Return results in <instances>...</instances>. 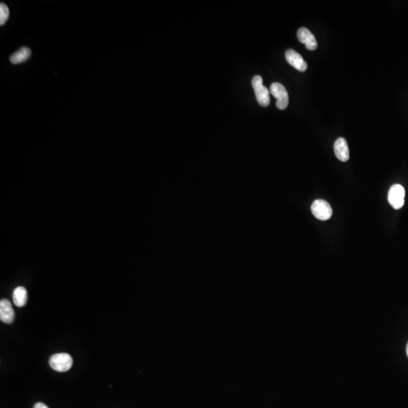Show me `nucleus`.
<instances>
[{
  "mask_svg": "<svg viewBox=\"0 0 408 408\" xmlns=\"http://www.w3.org/2000/svg\"><path fill=\"white\" fill-rule=\"evenodd\" d=\"M15 319V311L12 304L8 300H2L0 302V320L6 323H12Z\"/></svg>",
  "mask_w": 408,
  "mask_h": 408,
  "instance_id": "1a4fd4ad",
  "label": "nucleus"
},
{
  "mask_svg": "<svg viewBox=\"0 0 408 408\" xmlns=\"http://www.w3.org/2000/svg\"><path fill=\"white\" fill-rule=\"evenodd\" d=\"M406 352H407V357H408V343H407V348H406Z\"/></svg>",
  "mask_w": 408,
  "mask_h": 408,
  "instance_id": "4468645a",
  "label": "nucleus"
},
{
  "mask_svg": "<svg viewBox=\"0 0 408 408\" xmlns=\"http://www.w3.org/2000/svg\"><path fill=\"white\" fill-rule=\"evenodd\" d=\"M13 300L15 306L23 307L27 302V291L24 287L15 288L13 292Z\"/></svg>",
  "mask_w": 408,
  "mask_h": 408,
  "instance_id": "9b49d317",
  "label": "nucleus"
},
{
  "mask_svg": "<svg viewBox=\"0 0 408 408\" xmlns=\"http://www.w3.org/2000/svg\"><path fill=\"white\" fill-rule=\"evenodd\" d=\"M50 364L55 371L58 372H66L71 368L73 365V359L69 354H55L50 357Z\"/></svg>",
  "mask_w": 408,
  "mask_h": 408,
  "instance_id": "f03ea898",
  "label": "nucleus"
},
{
  "mask_svg": "<svg viewBox=\"0 0 408 408\" xmlns=\"http://www.w3.org/2000/svg\"><path fill=\"white\" fill-rule=\"evenodd\" d=\"M334 152L336 156L342 162H346L349 159V149L347 142L343 138H339L334 143Z\"/></svg>",
  "mask_w": 408,
  "mask_h": 408,
  "instance_id": "6e6552de",
  "label": "nucleus"
},
{
  "mask_svg": "<svg viewBox=\"0 0 408 408\" xmlns=\"http://www.w3.org/2000/svg\"><path fill=\"white\" fill-rule=\"evenodd\" d=\"M9 9L5 3L0 4V24L3 25L6 24L9 18Z\"/></svg>",
  "mask_w": 408,
  "mask_h": 408,
  "instance_id": "f8f14e48",
  "label": "nucleus"
},
{
  "mask_svg": "<svg viewBox=\"0 0 408 408\" xmlns=\"http://www.w3.org/2000/svg\"><path fill=\"white\" fill-rule=\"evenodd\" d=\"M297 37L299 40L306 45L307 50L314 51L317 49V43L314 34L306 27H301L297 32Z\"/></svg>",
  "mask_w": 408,
  "mask_h": 408,
  "instance_id": "0eeeda50",
  "label": "nucleus"
},
{
  "mask_svg": "<svg viewBox=\"0 0 408 408\" xmlns=\"http://www.w3.org/2000/svg\"><path fill=\"white\" fill-rule=\"evenodd\" d=\"M252 84L257 102L262 107L268 106L270 104V92L262 84V78L260 76H254Z\"/></svg>",
  "mask_w": 408,
  "mask_h": 408,
  "instance_id": "f257e3e1",
  "label": "nucleus"
},
{
  "mask_svg": "<svg viewBox=\"0 0 408 408\" xmlns=\"http://www.w3.org/2000/svg\"><path fill=\"white\" fill-rule=\"evenodd\" d=\"M33 408H49L47 404H44V403H36L35 404L34 407Z\"/></svg>",
  "mask_w": 408,
  "mask_h": 408,
  "instance_id": "ddd939ff",
  "label": "nucleus"
},
{
  "mask_svg": "<svg viewBox=\"0 0 408 408\" xmlns=\"http://www.w3.org/2000/svg\"><path fill=\"white\" fill-rule=\"evenodd\" d=\"M270 93L277 99L276 105L280 110H284L289 104V96L288 91L282 84L274 83L270 87Z\"/></svg>",
  "mask_w": 408,
  "mask_h": 408,
  "instance_id": "7ed1b4c3",
  "label": "nucleus"
},
{
  "mask_svg": "<svg viewBox=\"0 0 408 408\" xmlns=\"http://www.w3.org/2000/svg\"><path fill=\"white\" fill-rule=\"evenodd\" d=\"M30 55H31V51L30 49L23 47L11 55L10 61L14 64H21L28 60Z\"/></svg>",
  "mask_w": 408,
  "mask_h": 408,
  "instance_id": "9d476101",
  "label": "nucleus"
},
{
  "mask_svg": "<svg viewBox=\"0 0 408 408\" xmlns=\"http://www.w3.org/2000/svg\"><path fill=\"white\" fill-rule=\"evenodd\" d=\"M311 212L314 217L319 220L326 221L331 219L333 215L332 207L323 200H316L311 205Z\"/></svg>",
  "mask_w": 408,
  "mask_h": 408,
  "instance_id": "20e7f679",
  "label": "nucleus"
},
{
  "mask_svg": "<svg viewBox=\"0 0 408 408\" xmlns=\"http://www.w3.org/2000/svg\"><path fill=\"white\" fill-rule=\"evenodd\" d=\"M287 61L299 71L304 72L307 70L308 64L303 57L294 50H288L285 53Z\"/></svg>",
  "mask_w": 408,
  "mask_h": 408,
  "instance_id": "423d86ee",
  "label": "nucleus"
},
{
  "mask_svg": "<svg viewBox=\"0 0 408 408\" xmlns=\"http://www.w3.org/2000/svg\"><path fill=\"white\" fill-rule=\"evenodd\" d=\"M404 197H405V190L402 185H392L388 194V200L390 205L395 210H399L404 206Z\"/></svg>",
  "mask_w": 408,
  "mask_h": 408,
  "instance_id": "39448f33",
  "label": "nucleus"
}]
</instances>
